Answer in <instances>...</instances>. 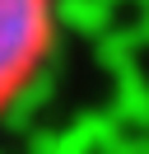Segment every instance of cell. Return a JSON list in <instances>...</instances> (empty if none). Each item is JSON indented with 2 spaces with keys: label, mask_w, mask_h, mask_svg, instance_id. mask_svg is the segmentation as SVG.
I'll return each mask as SVG.
<instances>
[{
  "label": "cell",
  "mask_w": 149,
  "mask_h": 154,
  "mask_svg": "<svg viewBox=\"0 0 149 154\" xmlns=\"http://www.w3.org/2000/svg\"><path fill=\"white\" fill-rule=\"evenodd\" d=\"M56 42V0H0V112L47 66Z\"/></svg>",
  "instance_id": "obj_1"
}]
</instances>
